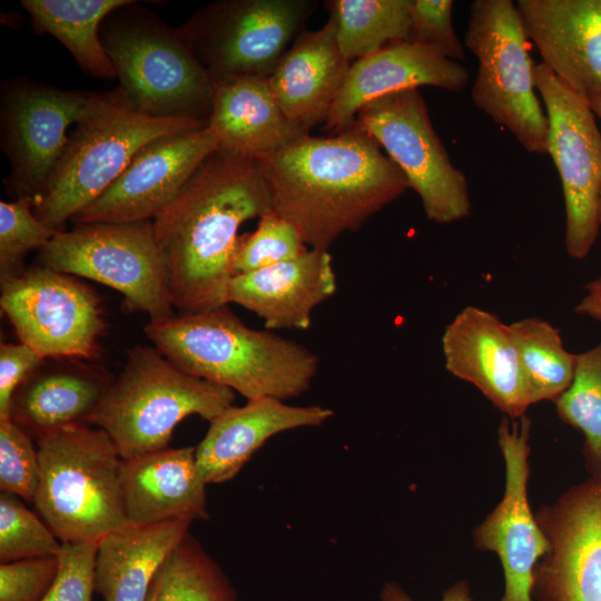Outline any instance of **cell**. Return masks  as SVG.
<instances>
[{
    "label": "cell",
    "instance_id": "cell-1",
    "mask_svg": "<svg viewBox=\"0 0 601 601\" xmlns=\"http://www.w3.org/2000/svg\"><path fill=\"white\" fill-rule=\"evenodd\" d=\"M273 209L255 160L217 149L154 219L177 314L228 305L240 226Z\"/></svg>",
    "mask_w": 601,
    "mask_h": 601
},
{
    "label": "cell",
    "instance_id": "cell-2",
    "mask_svg": "<svg viewBox=\"0 0 601 601\" xmlns=\"http://www.w3.org/2000/svg\"><path fill=\"white\" fill-rule=\"evenodd\" d=\"M273 210L309 248L328 250L410 188L397 165L355 122L332 137H299L255 159Z\"/></svg>",
    "mask_w": 601,
    "mask_h": 601
},
{
    "label": "cell",
    "instance_id": "cell-3",
    "mask_svg": "<svg viewBox=\"0 0 601 601\" xmlns=\"http://www.w3.org/2000/svg\"><path fill=\"white\" fill-rule=\"evenodd\" d=\"M145 334L187 374L238 392L246 400H288L307 392L317 355L273 331L247 326L228 305L149 319Z\"/></svg>",
    "mask_w": 601,
    "mask_h": 601
},
{
    "label": "cell",
    "instance_id": "cell-4",
    "mask_svg": "<svg viewBox=\"0 0 601 601\" xmlns=\"http://www.w3.org/2000/svg\"><path fill=\"white\" fill-rule=\"evenodd\" d=\"M40 477L33 505L62 544L99 543L129 524L122 459L109 434L72 425L37 436Z\"/></svg>",
    "mask_w": 601,
    "mask_h": 601
},
{
    "label": "cell",
    "instance_id": "cell-5",
    "mask_svg": "<svg viewBox=\"0 0 601 601\" xmlns=\"http://www.w3.org/2000/svg\"><path fill=\"white\" fill-rule=\"evenodd\" d=\"M100 39L126 107L156 118L208 122L213 81L178 29L134 0L105 18Z\"/></svg>",
    "mask_w": 601,
    "mask_h": 601
},
{
    "label": "cell",
    "instance_id": "cell-6",
    "mask_svg": "<svg viewBox=\"0 0 601 601\" xmlns=\"http://www.w3.org/2000/svg\"><path fill=\"white\" fill-rule=\"evenodd\" d=\"M228 387L185 373L156 347H132L90 424L106 431L121 459L168 447L175 427L198 415L210 422L234 403Z\"/></svg>",
    "mask_w": 601,
    "mask_h": 601
},
{
    "label": "cell",
    "instance_id": "cell-7",
    "mask_svg": "<svg viewBox=\"0 0 601 601\" xmlns=\"http://www.w3.org/2000/svg\"><path fill=\"white\" fill-rule=\"evenodd\" d=\"M205 127L207 122L201 120L139 114L126 107L119 96L76 125L36 199V216L53 230H66L65 224L96 200L145 145Z\"/></svg>",
    "mask_w": 601,
    "mask_h": 601
},
{
    "label": "cell",
    "instance_id": "cell-8",
    "mask_svg": "<svg viewBox=\"0 0 601 601\" xmlns=\"http://www.w3.org/2000/svg\"><path fill=\"white\" fill-rule=\"evenodd\" d=\"M528 40L512 0L471 3L465 46L479 62L472 100L525 150L545 155L548 118L535 95Z\"/></svg>",
    "mask_w": 601,
    "mask_h": 601
},
{
    "label": "cell",
    "instance_id": "cell-9",
    "mask_svg": "<svg viewBox=\"0 0 601 601\" xmlns=\"http://www.w3.org/2000/svg\"><path fill=\"white\" fill-rule=\"evenodd\" d=\"M38 252L41 266L121 293L128 312L150 319L175 314L152 220L76 225Z\"/></svg>",
    "mask_w": 601,
    "mask_h": 601
},
{
    "label": "cell",
    "instance_id": "cell-10",
    "mask_svg": "<svg viewBox=\"0 0 601 601\" xmlns=\"http://www.w3.org/2000/svg\"><path fill=\"white\" fill-rule=\"evenodd\" d=\"M315 7L311 0H223L177 29L213 85L268 78Z\"/></svg>",
    "mask_w": 601,
    "mask_h": 601
},
{
    "label": "cell",
    "instance_id": "cell-11",
    "mask_svg": "<svg viewBox=\"0 0 601 601\" xmlns=\"http://www.w3.org/2000/svg\"><path fill=\"white\" fill-rule=\"evenodd\" d=\"M119 99L117 90H61L17 77L1 87V149L10 162L9 185L35 200L68 144L67 130Z\"/></svg>",
    "mask_w": 601,
    "mask_h": 601
},
{
    "label": "cell",
    "instance_id": "cell-12",
    "mask_svg": "<svg viewBox=\"0 0 601 601\" xmlns=\"http://www.w3.org/2000/svg\"><path fill=\"white\" fill-rule=\"evenodd\" d=\"M355 124L402 170L430 220L449 224L471 215L466 178L453 166L417 89L368 102L357 112Z\"/></svg>",
    "mask_w": 601,
    "mask_h": 601
},
{
    "label": "cell",
    "instance_id": "cell-13",
    "mask_svg": "<svg viewBox=\"0 0 601 601\" xmlns=\"http://www.w3.org/2000/svg\"><path fill=\"white\" fill-rule=\"evenodd\" d=\"M534 85L548 118V154L558 169L565 205V250L585 258L600 229L601 132L589 99L563 83L543 63Z\"/></svg>",
    "mask_w": 601,
    "mask_h": 601
},
{
    "label": "cell",
    "instance_id": "cell-14",
    "mask_svg": "<svg viewBox=\"0 0 601 601\" xmlns=\"http://www.w3.org/2000/svg\"><path fill=\"white\" fill-rule=\"evenodd\" d=\"M0 307L21 343L46 359H91L105 329L101 300L75 276L37 266L1 280Z\"/></svg>",
    "mask_w": 601,
    "mask_h": 601
},
{
    "label": "cell",
    "instance_id": "cell-15",
    "mask_svg": "<svg viewBox=\"0 0 601 601\" xmlns=\"http://www.w3.org/2000/svg\"><path fill=\"white\" fill-rule=\"evenodd\" d=\"M549 542L533 571L536 601H601V477L590 475L535 514Z\"/></svg>",
    "mask_w": 601,
    "mask_h": 601
},
{
    "label": "cell",
    "instance_id": "cell-16",
    "mask_svg": "<svg viewBox=\"0 0 601 601\" xmlns=\"http://www.w3.org/2000/svg\"><path fill=\"white\" fill-rule=\"evenodd\" d=\"M531 421L504 416L497 428L505 466L502 500L473 531L479 550L494 552L502 564L501 601H532L533 571L549 542L533 515L528 496Z\"/></svg>",
    "mask_w": 601,
    "mask_h": 601
},
{
    "label": "cell",
    "instance_id": "cell-17",
    "mask_svg": "<svg viewBox=\"0 0 601 601\" xmlns=\"http://www.w3.org/2000/svg\"><path fill=\"white\" fill-rule=\"evenodd\" d=\"M217 149L218 142L208 127L152 140L72 221L83 225L151 220L180 194Z\"/></svg>",
    "mask_w": 601,
    "mask_h": 601
},
{
    "label": "cell",
    "instance_id": "cell-18",
    "mask_svg": "<svg viewBox=\"0 0 601 601\" xmlns=\"http://www.w3.org/2000/svg\"><path fill=\"white\" fill-rule=\"evenodd\" d=\"M446 370L475 386L506 417L525 415L526 396L510 325L476 306L464 307L445 327Z\"/></svg>",
    "mask_w": 601,
    "mask_h": 601
},
{
    "label": "cell",
    "instance_id": "cell-19",
    "mask_svg": "<svg viewBox=\"0 0 601 601\" xmlns=\"http://www.w3.org/2000/svg\"><path fill=\"white\" fill-rule=\"evenodd\" d=\"M529 40L556 78L577 93H601V0H519Z\"/></svg>",
    "mask_w": 601,
    "mask_h": 601
},
{
    "label": "cell",
    "instance_id": "cell-20",
    "mask_svg": "<svg viewBox=\"0 0 601 601\" xmlns=\"http://www.w3.org/2000/svg\"><path fill=\"white\" fill-rule=\"evenodd\" d=\"M469 82V71L424 45L397 41L354 61L326 120L337 134L355 122L368 102L405 89L432 86L453 92Z\"/></svg>",
    "mask_w": 601,
    "mask_h": 601
},
{
    "label": "cell",
    "instance_id": "cell-21",
    "mask_svg": "<svg viewBox=\"0 0 601 601\" xmlns=\"http://www.w3.org/2000/svg\"><path fill=\"white\" fill-rule=\"evenodd\" d=\"M336 289L328 250L308 248L293 259L235 275L228 303L256 314L266 329L305 331L311 326L314 308Z\"/></svg>",
    "mask_w": 601,
    "mask_h": 601
},
{
    "label": "cell",
    "instance_id": "cell-22",
    "mask_svg": "<svg viewBox=\"0 0 601 601\" xmlns=\"http://www.w3.org/2000/svg\"><path fill=\"white\" fill-rule=\"evenodd\" d=\"M334 412L321 405L294 406L274 397L247 400L209 422L196 446V464L207 484L235 477L254 453L272 436L298 427H316Z\"/></svg>",
    "mask_w": 601,
    "mask_h": 601
},
{
    "label": "cell",
    "instance_id": "cell-23",
    "mask_svg": "<svg viewBox=\"0 0 601 601\" xmlns=\"http://www.w3.org/2000/svg\"><path fill=\"white\" fill-rule=\"evenodd\" d=\"M206 485L196 446L166 447L121 462V495L134 524L208 520Z\"/></svg>",
    "mask_w": 601,
    "mask_h": 601
},
{
    "label": "cell",
    "instance_id": "cell-24",
    "mask_svg": "<svg viewBox=\"0 0 601 601\" xmlns=\"http://www.w3.org/2000/svg\"><path fill=\"white\" fill-rule=\"evenodd\" d=\"M351 62L342 55L331 14L319 29L303 31L267 78L286 118L305 132L327 120Z\"/></svg>",
    "mask_w": 601,
    "mask_h": 601
},
{
    "label": "cell",
    "instance_id": "cell-25",
    "mask_svg": "<svg viewBox=\"0 0 601 601\" xmlns=\"http://www.w3.org/2000/svg\"><path fill=\"white\" fill-rule=\"evenodd\" d=\"M207 127L219 150L253 160L307 135L286 118L260 77L214 83Z\"/></svg>",
    "mask_w": 601,
    "mask_h": 601
},
{
    "label": "cell",
    "instance_id": "cell-26",
    "mask_svg": "<svg viewBox=\"0 0 601 601\" xmlns=\"http://www.w3.org/2000/svg\"><path fill=\"white\" fill-rule=\"evenodd\" d=\"M112 380L83 364L46 362L16 390L9 418L29 434L72 425H88Z\"/></svg>",
    "mask_w": 601,
    "mask_h": 601
},
{
    "label": "cell",
    "instance_id": "cell-27",
    "mask_svg": "<svg viewBox=\"0 0 601 601\" xmlns=\"http://www.w3.org/2000/svg\"><path fill=\"white\" fill-rule=\"evenodd\" d=\"M190 521L129 523L104 536L95 561V591L104 601H146L155 578Z\"/></svg>",
    "mask_w": 601,
    "mask_h": 601
},
{
    "label": "cell",
    "instance_id": "cell-28",
    "mask_svg": "<svg viewBox=\"0 0 601 601\" xmlns=\"http://www.w3.org/2000/svg\"><path fill=\"white\" fill-rule=\"evenodd\" d=\"M134 0H22L37 32L58 39L79 67L92 77L115 79L116 70L101 39L100 26L112 11Z\"/></svg>",
    "mask_w": 601,
    "mask_h": 601
},
{
    "label": "cell",
    "instance_id": "cell-29",
    "mask_svg": "<svg viewBox=\"0 0 601 601\" xmlns=\"http://www.w3.org/2000/svg\"><path fill=\"white\" fill-rule=\"evenodd\" d=\"M510 328L530 405L555 402L573 381L577 354L565 349L559 329L542 318L524 317Z\"/></svg>",
    "mask_w": 601,
    "mask_h": 601
},
{
    "label": "cell",
    "instance_id": "cell-30",
    "mask_svg": "<svg viewBox=\"0 0 601 601\" xmlns=\"http://www.w3.org/2000/svg\"><path fill=\"white\" fill-rule=\"evenodd\" d=\"M342 55L351 62L390 43L406 41L412 0H332Z\"/></svg>",
    "mask_w": 601,
    "mask_h": 601
},
{
    "label": "cell",
    "instance_id": "cell-31",
    "mask_svg": "<svg viewBox=\"0 0 601 601\" xmlns=\"http://www.w3.org/2000/svg\"><path fill=\"white\" fill-rule=\"evenodd\" d=\"M154 585L158 601H237L227 575L189 532L168 555Z\"/></svg>",
    "mask_w": 601,
    "mask_h": 601
},
{
    "label": "cell",
    "instance_id": "cell-32",
    "mask_svg": "<svg viewBox=\"0 0 601 601\" xmlns=\"http://www.w3.org/2000/svg\"><path fill=\"white\" fill-rule=\"evenodd\" d=\"M554 403L559 417L584 436L590 475L601 477V342L577 354L573 381Z\"/></svg>",
    "mask_w": 601,
    "mask_h": 601
},
{
    "label": "cell",
    "instance_id": "cell-33",
    "mask_svg": "<svg viewBox=\"0 0 601 601\" xmlns=\"http://www.w3.org/2000/svg\"><path fill=\"white\" fill-rule=\"evenodd\" d=\"M62 543L19 496L0 493V563L58 555Z\"/></svg>",
    "mask_w": 601,
    "mask_h": 601
},
{
    "label": "cell",
    "instance_id": "cell-34",
    "mask_svg": "<svg viewBox=\"0 0 601 601\" xmlns=\"http://www.w3.org/2000/svg\"><path fill=\"white\" fill-rule=\"evenodd\" d=\"M35 205L31 197L0 201V280L22 273L27 254L40 250L59 233L36 216Z\"/></svg>",
    "mask_w": 601,
    "mask_h": 601
},
{
    "label": "cell",
    "instance_id": "cell-35",
    "mask_svg": "<svg viewBox=\"0 0 601 601\" xmlns=\"http://www.w3.org/2000/svg\"><path fill=\"white\" fill-rule=\"evenodd\" d=\"M308 248L297 228L272 209L259 217L254 233L239 237L235 275L293 259Z\"/></svg>",
    "mask_w": 601,
    "mask_h": 601
},
{
    "label": "cell",
    "instance_id": "cell-36",
    "mask_svg": "<svg viewBox=\"0 0 601 601\" xmlns=\"http://www.w3.org/2000/svg\"><path fill=\"white\" fill-rule=\"evenodd\" d=\"M40 477L38 447L11 418L0 421V489L33 503Z\"/></svg>",
    "mask_w": 601,
    "mask_h": 601
},
{
    "label": "cell",
    "instance_id": "cell-37",
    "mask_svg": "<svg viewBox=\"0 0 601 601\" xmlns=\"http://www.w3.org/2000/svg\"><path fill=\"white\" fill-rule=\"evenodd\" d=\"M452 0H412L407 42L433 48L446 59L465 58L452 22Z\"/></svg>",
    "mask_w": 601,
    "mask_h": 601
},
{
    "label": "cell",
    "instance_id": "cell-38",
    "mask_svg": "<svg viewBox=\"0 0 601 601\" xmlns=\"http://www.w3.org/2000/svg\"><path fill=\"white\" fill-rule=\"evenodd\" d=\"M59 566L58 555L0 563V601H43Z\"/></svg>",
    "mask_w": 601,
    "mask_h": 601
},
{
    "label": "cell",
    "instance_id": "cell-39",
    "mask_svg": "<svg viewBox=\"0 0 601 601\" xmlns=\"http://www.w3.org/2000/svg\"><path fill=\"white\" fill-rule=\"evenodd\" d=\"M98 543L62 544L57 580L43 601H92Z\"/></svg>",
    "mask_w": 601,
    "mask_h": 601
},
{
    "label": "cell",
    "instance_id": "cell-40",
    "mask_svg": "<svg viewBox=\"0 0 601 601\" xmlns=\"http://www.w3.org/2000/svg\"><path fill=\"white\" fill-rule=\"evenodd\" d=\"M46 358L23 343L0 345V421L9 418L12 395Z\"/></svg>",
    "mask_w": 601,
    "mask_h": 601
},
{
    "label": "cell",
    "instance_id": "cell-41",
    "mask_svg": "<svg viewBox=\"0 0 601 601\" xmlns=\"http://www.w3.org/2000/svg\"><path fill=\"white\" fill-rule=\"evenodd\" d=\"M381 601H414L411 595L396 582H386L380 592ZM441 601H473L469 583L460 580L449 587Z\"/></svg>",
    "mask_w": 601,
    "mask_h": 601
},
{
    "label": "cell",
    "instance_id": "cell-42",
    "mask_svg": "<svg viewBox=\"0 0 601 601\" xmlns=\"http://www.w3.org/2000/svg\"><path fill=\"white\" fill-rule=\"evenodd\" d=\"M574 311L579 315L601 322V275L585 285V295Z\"/></svg>",
    "mask_w": 601,
    "mask_h": 601
},
{
    "label": "cell",
    "instance_id": "cell-43",
    "mask_svg": "<svg viewBox=\"0 0 601 601\" xmlns=\"http://www.w3.org/2000/svg\"><path fill=\"white\" fill-rule=\"evenodd\" d=\"M590 107L595 116L601 119V93L589 98Z\"/></svg>",
    "mask_w": 601,
    "mask_h": 601
},
{
    "label": "cell",
    "instance_id": "cell-44",
    "mask_svg": "<svg viewBox=\"0 0 601 601\" xmlns=\"http://www.w3.org/2000/svg\"><path fill=\"white\" fill-rule=\"evenodd\" d=\"M146 601H158L157 600V590H156L154 583L151 585V589L149 591V594H148V598H147Z\"/></svg>",
    "mask_w": 601,
    "mask_h": 601
},
{
    "label": "cell",
    "instance_id": "cell-45",
    "mask_svg": "<svg viewBox=\"0 0 601 601\" xmlns=\"http://www.w3.org/2000/svg\"><path fill=\"white\" fill-rule=\"evenodd\" d=\"M600 224H601V200H600Z\"/></svg>",
    "mask_w": 601,
    "mask_h": 601
}]
</instances>
